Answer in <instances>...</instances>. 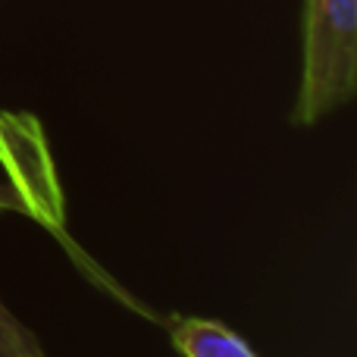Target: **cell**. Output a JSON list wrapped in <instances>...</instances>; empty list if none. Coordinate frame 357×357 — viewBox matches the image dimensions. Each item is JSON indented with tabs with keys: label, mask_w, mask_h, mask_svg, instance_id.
<instances>
[{
	"label": "cell",
	"mask_w": 357,
	"mask_h": 357,
	"mask_svg": "<svg viewBox=\"0 0 357 357\" xmlns=\"http://www.w3.org/2000/svg\"><path fill=\"white\" fill-rule=\"evenodd\" d=\"M357 91V0H304L295 126H317Z\"/></svg>",
	"instance_id": "cell-1"
},
{
	"label": "cell",
	"mask_w": 357,
	"mask_h": 357,
	"mask_svg": "<svg viewBox=\"0 0 357 357\" xmlns=\"http://www.w3.org/2000/svg\"><path fill=\"white\" fill-rule=\"evenodd\" d=\"M173 348L182 357H257L251 345L216 320H176L173 326Z\"/></svg>",
	"instance_id": "cell-2"
},
{
	"label": "cell",
	"mask_w": 357,
	"mask_h": 357,
	"mask_svg": "<svg viewBox=\"0 0 357 357\" xmlns=\"http://www.w3.org/2000/svg\"><path fill=\"white\" fill-rule=\"evenodd\" d=\"M0 357H47L35 333L25 329L16 314H10L3 301H0Z\"/></svg>",
	"instance_id": "cell-3"
},
{
	"label": "cell",
	"mask_w": 357,
	"mask_h": 357,
	"mask_svg": "<svg viewBox=\"0 0 357 357\" xmlns=\"http://www.w3.org/2000/svg\"><path fill=\"white\" fill-rule=\"evenodd\" d=\"M0 207H10V197H6L3 188H0Z\"/></svg>",
	"instance_id": "cell-4"
}]
</instances>
